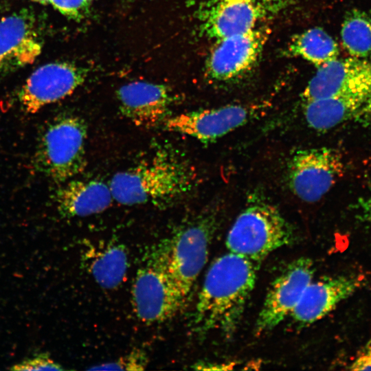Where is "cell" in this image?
<instances>
[{"instance_id":"4","label":"cell","mask_w":371,"mask_h":371,"mask_svg":"<svg viewBox=\"0 0 371 371\" xmlns=\"http://www.w3.org/2000/svg\"><path fill=\"white\" fill-rule=\"evenodd\" d=\"M170 240L155 245L137 270L132 287V303L137 317L146 324L166 321L186 302L169 270Z\"/></svg>"},{"instance_id":"5","label":"cell","mask_w":371,"mask_h":371,"mask_svg":"<svg viewBox=\"0 0 371 371\" xmlns=\"http://www.w3.org/2000/svg\"><path fill=\"white\" fill-rule=\"evenodd\" d=\"M291 224L273 205L252 201L236 218L226 238L229 251L260 263L295 240Z\"/></svg>"},{"instance_id":"24","label":"cell","mask_w":371,"mask_h":371,"mask_svg":"<svg viewBox=\"0 0 371 371\" xmlns=\"http://www.w3.org/2000/svg\"><path fill=\"white\" fill-rule=\"evenodd\" d=\"M93 0H48L60 12L67 16L78 19L82 16Z\"/></svg>"},{"instance_id":"21","label":"cell","mask_w":371,"mask_h":371,"mask_svg":"<svg viewBox=\"0 0 371 371\" xmlns=\"http://www.w3.org/2000/svg\"><path fill=\"white\" fill-rule=\"evenodd\" d=\"M344 47L352 57L371 54V16L359 9H352L345 16L341 28Z\"/></svg>"},{"instance_id":"6","label":"cell","mask_w":371,"mask_h":371,"mask_svg":"<svg viewBox=\"0 0 371 371\" xmlns=\"http://www.w3.org/2000/svg\"><path fill=\"white\" fill-rule=\"evenodd\" d=\"M215 228V216L204 212L181 225L169 238V270L186 300L206 264Z\"/></svg>"},{"instance_id":"19","label":"cell","mask_w":371,"mask_h":371,"mask_svg":"<svg viewBox=\"0 0 371 371\" xmlns=\"http://www.w3.org/2000/svg\"><path fill=\"white\" fill-rule=\"evenodd\" d=\"M85 262L95 282L105 289L120 286L128 269L126 248L120 243L89 249L85 254Z\"/></svg>"},{"instance_id":"12","label":"cell","mask_w":371,"mask_h":371,"mask_svg":"<svg viewBox=\"0 0 371 371\" xmlns=\"http://www.w3.org/2000/svg\"><path fill=\"white\" fill-rule=\"evenodd\" d=\"M267 33L254 27L243 33L217 39L206 62V74L215 81L240 76L256 62L267 41Z\"/></svg>"},{"instance_id":"25","label":"cell","mask_w":371,"mask_h":371,"mask_svg":"<svg viewBox=\"0 0 371 371\" xmlns=\"http://www.w3.org/2000/svg\"><path fill=\"white\" fill-rule=\"evenodd\" d=\"M352 370H371V339L350 366Z\"/></svg>"},{"instance_id":"8","label":"cell","mask_w":371,"mask_h":371,"mask_svg":"<svg viewBox=\"0 0 371 371\" xmlns=\"http://www.w3.org/2000/svg\"><path fill=\"white\" fill-rule=\"evenodd\" d=\"M330 97L371 98V60L352 56L317 67L303 91L304 102Z\"/></svg>"},{"instance_id":"27","label":"cell","mask_w":371,"mask_h":371,"mask_svg":"<svg viewBox=\"0 0 371 371\" xmlns=\"http://www.w3.org/2000/svg\"><path fill=\"white\" fill-rule=\"evenodd\" d=\"M34 1L41 3H48V0H33Z\"/></svg>"},{"instance_id":"1","label":"cell","mask_w":371,"mask_h":371,"mask_svg":"<svg viewBox=\"0 0 371 371\" xmlns=\"http://www.w3.org/2000/svg\"><path fill=\"white\" fill-rule=\"evenodd\" d=\"M259 263L229 251L208 269L192 313V328L198 334H233L253 291Z\"/></svg>"},{"instance_id":"16","label":"cell","mask_w":371,"mask_h":371,"mask_svg":"<svg viewBox=\"0 0 371 371\" xmlns=\"http://www.w3.org/2000/svg\"><path fill=\"white\" fill-rule=\"evenodd\" d=\"M114 201L109 184L98 179H70L55 193L59 214L85 217L107 210Z\"/></svg>"},{"instance_id":"20","label":"cell","mask_w":371,"mask_h":371,"mask_svg":"<svg viewBox=\"0 0 371 371\" xmlns=\"http://www.w3.org/2000/svg\"><path fill=\"white\" fill-rule=\"evenodd\" d=\"M289 49L293 55L303 58L317 68L338 58L339 56L336 41L319 27L311 28L295 36Z\"/></svg>"},{"instance_id":"18","label":"cell","mask_w":371,"mask_h":371,"mask_svg":"<svg viewBox=\"0 0 371 371\" xmlns=\"http://www.w3.org/2000/svg\"><path fill=\"white\" fill-rule=\"evenodd\" d=\"M260 14L256 0H218L204 23V30L216 40L256 27Z\"/></svg>"},{"instance_id":"2","label":"cell","mask_w":371,"mask_h":371,"mask_svg":"<svg viewBox=\"0 0 371 371\" xmlns=\"http://www.w3.org/2000/svg\"><path fill=\"white\" fill-rule=\"evenodd\" d=\"M195 180V172L185 160L159 153L115 173L109 186L114 201L120 204L161 205L187 195Z\"/></svg>"},{"instance_id":"11","label":"cell","mask_w":371,"mask_h":371,"mask_svg":"<svg viewBox=\"0 0 371 371\" xmlns=\"http://www.w3.org/2000/svg\"><path fill=\"white\" fill-rule=\"evenodd\" d=\"M256 113L253 106L229 104L170 116L164 125L171 132L210 142L247 124Z\"/></svg>"},{"instance_id":"9","label":"cell","mask_w":371,"mask_h":371,"mask_svg":"<svg viewBox=\"0 0 371 371\" xmlns=\"http://www.w3.org/2000/svg\"><path fill=\"white\" fill-rule=\"evenodd\" d=\"M312 260L300 257L290 262L271 282L256 323L260 334L274 328L291 315L307 286L313 281Z\"/></svg>"},{"instance_id":"26","label":"cell","mask_w":371,"mask_h":371,"mask_svg":"<svg viewBox=\"0 0 371 371\" xmlns=\"http://www.w3.org/2000/svg\"><path fill=\"white\" fill-rule=\"evenodd\" d=\"M356 207L361 221L371 225V188L368 194L357 201Z\"/></svg>"},{"instance_id":"13","label":"cell","mask_w":371,"mask_h":371,"mask_svg":"<svg viewBox=\"0 0 371 371\" xmlns=\"http://www.w3.org/2000/svg\"><path fill=\"white\" fill-rule=\"evenodd\" d=\"M35 18L23 9L0 21V76L32 63L41 52Z\"/></svg>"},{"instance_id":"10","label":"cell","mask_w":371,"mask_h":371,"mask_svg":"<svg viewBox=\"0 0 371 371\" xmlns=\"http://www.w3.org/2000/svg\"><path fill=\"white\" fill-rule=\"evenodd\" d=\"M87 71L75 65L51 63L36 69L19 93L24 111L36 113L44 106L71 95L85 80Z\"/></svg>"},{"instance_id":"23","label":"cell","mask_w":371,"mask_h":371,"mask_svg":"<svg viewBox=\"0 0 371 371\" xmlns=\"http://www.w3.org/2000/svg\"><path fill=\"white\" fill-rule=\"evenodd\" d=\"M11 370H64L59 363L54 361L50 355L40 353L21 361L10 368Z\"/></svg>"},{"instance_id":"22","label":"cell","mask_w":371,"mask_h":371,"mask_svg":"<svg viewBox=\"0 0 371 371\" xmlns=\"http://www.w3.org/2000/svg\"><path fill=\"white\" fill-rule=\"evenodd\" d=\"M148 364V357L145 351L135 349L117 359L92 366L89 370H145Z\"/></svg>"},{"instance_id":"7","label":"cell","mask_w":371,"mask_h":371,"mask_svg":"<svg viewBox=\"0 0 371 371\" xmlns=\"http://www.w3.org/2000/svg\"><path fill=\"white\" fill-rule=\"evenodd\" d=\"M341 154L335 149L321 147L295 152L287 166L291 190L300 199L319 201L344 173Z\"/></svg>"},{"instance_id":"15","label":"cell","mask_w":371,"mask_h":371,"mask_svg":"<svg viewBox=\"0 0 371 371\" xmlns=\"http://www.w3.org/2000/svg\"><path fill=\"white\" fill-rule=\"evenodd\" d=\"M359 276L325 277L311 282L291 315L299 324L308 325L324 317L363 284Z\"/></svg>"},{"instance_id":"14","label":"cell","mask_w":371,"mask_h":371,"mask_svg":"<svg viewBox=\"0 0 371 371\" xmlns=\"http://www.w3.org/2000/svg\"><path fill=\"white\" fill-rule=\"evenodd\" d=\"M122 114L139 127L152 128L170 117L173 94L164 85L145 81L126 83L117 91Z\"/></svg>"},{"instance_id":"17","label":"cell","mask_w":371,"mask_h":371,"mask_svg":"<svg viewBox=\"0 0 371 371\" xmlns=\"http://www.w3.org/2000/svg\"><path fill=\"white\" fill-rule=\"evenodd\" d=\"M304 117L308 126L324 131L346 122L369 124L371 98L330 97L304 102Z\"/></svg>"},{"instance_id":"3","label":"cell","mask_w":371,"mask_h":371,"mask_svg":"<svg viewBox=\"0 0 371 371\" xmlns=\"http://www.w3.org/2000/svg\"><path fill=\"white\" fill-rule=\"evenodd\" d=\"M87 125L79 116L59 115L41 133L33 157L34 168L58 183L82 172L87 166Z\"/></svg>"}]
</instances>
